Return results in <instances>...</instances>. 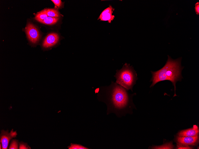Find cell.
Here are the masks:
<instances>
[{"label":"cell","mask_w":199,"mask_h":149,"mask_svg":"<svg viewBox=\"0 0 199 149\" xmlns=\"http://www.w3.org/2000/svg\"><path fill=\"white\" fill-rule=\"evenodd\" d=\"M128 91L112 81L109 86L100 87L95 91L98 100L106 105L107 115L113 113L119 118L132 114V109L136 108L132 99L136 94H130Z\"/></svg>","instance_id":"6da1fadb"},{"label":"cell","mask_w":199,"mask_h":149,"mask_svg":"<svg viewBox=\"0 0 199 149\" xmlns=\"http://www.w3.org/2000/svg\"><path fill=\"white\" fill-rule=\"evenodd\" d=\"M168 57L166 64L162 68L156 71H151L152 77L150 82L152 83L150 87H153L159 82L170 81L174 87V97L177 96L176 94V83L177 81H181L183 78L181 71L183 67L181 66V58L173 59L169 55Z\"/></svg>","instance_id":"7a4b0ae2"},{"label":"cell","mask_w":199,"mask_h":149,"mask_svg":"<svg viewBox=\"0 0 199 149\" xmlns=\"http://www.w3.org/2000/svg\"><path fill=\"white\" fill-rule=\"evenodd\" d=\"M116 83L123 87L129 91L133 92L134 86L138 79L137 74L132 66L130 64L125 63L120 70H116Z\"/></svg>","instance_id":"3957f363"},{"label":"cell","mask_w":199,"mask_h":149,"mask_svg":"<svg viewBox=\"0 0 199 149\" xmlns=\"http://www.w3.org/2000/svg\"><path fill=\"white\" fill-rule=\"evenodd\" d=\"M26 34L29 41L36 43L39 41L40 34L37 28L33 24L29 23L25 28Z\"/></svg>","instance_id":"277c9868"},{"label":"cell","mask_w":199,"mask_h":149,"mask_svg":"<svg viewBox=\"0 0 199 149\" xmlns=\"http://www.w3.org/2000/svg\"><path fill=\"white\" fill-rule=\"evenodd\" d=\"M17 133L16 131H13L12 129L9 132L3 130L1 135V143L2 145V149H7L10 141L13 138L17 137Z\"/></svg>","instance_id":"5b68a950"},{"label":"cell","mask_w":199,"mask_h":149,"mask_svg":"<svg viewBox=\"0 0 199 149\" xmlns=\"http://www.w3.org/2000/svg\"><path fill=\"white\" fill-rule=\"evenodd\" d=\"M177 145L189 146H197L198 143V135L194 137H181L177 136L175 139Z\"/></svg>","instance_id":"8992f818"},{"label":"cell","mask_w":199,"mask_h":149,"mask_svg":"<svg viewBox=\"0 0 199 149\" xmlns=\"http://www.w3.org/2000/svg\"><path fill=\"white\" fill-rule=\"evenodd\" d=\"M59 38V36L57 34L52 33L49 34L44 41L43 47L47 48L55 45L58 42Z\"/></svg>","instance_id":"52a82bcc"},{"label":"cell","mask_w":199,"mask_h":149,"mask_svg":"<svg viewBox=\"0 0 199 149\" xmlns=\"http://www.w3.org/2000/svg\"><path fill=\"white\" fill-rule=\"evenodd\" d=\"M114 9L111 6L104 10L101 13L98 18L101 21H108L111 23L115 18L112 13Z\"/></svg>","instance_id":"ba28073f"},{"label":"cell","mask_w":199,"mask_h":149,"mask_svg":"<svg viewBox=\"0 0 199 149\" xmlns=\"http://www.w3.org/2000/svg\"><path fill=\"white\" fill-rule=\"evenodd\" d=\"M199 132L198 126L195 125L192 128L180 131L178 133L177 135L181 137H194L198 135Z\"/></svg>","instance_id":"9c48e42d"},{"label":"cell","mask_w":199,"mask_h":149,"mask_svg":"<svg viewBox=\"0 0 199 149\" xmlns=\"http://www.w3.org/2000/svg\"><path fill=\"white\" fill-rule=\"evenodd\" d=\"M48 17L47 13V9H45L38 13L36 15L35 19L40 22Z\"/></svg>","instance_id":"30bf717a"},{"label":"cell","mask_w":199,"mask_h":149,"mask_svg":"<svg viewBox=\"0 0 199 149\" xmlns=\"http://www.w3.org/2000/svg\"><path fill=\"white\" fill-rule=\"evenodd\" d=\"M59 20V17H48L46 18L40 22L45 24L51 25L56 23Z\"/></svg>","instance_id":"8fae6325"},{"label":"cell","mask_w":199,"mask_h":149,"mask_svg":"<svg viewBox=\"0 0 199 149\" xmlns=\"http://www.w3.org/2000/svg\"><path fill=\"white\" fill-rule=\"evenodd\" d=\"M174 146L172 142H171L169 143H166L161 146H153L150 148V149H174Z\"/></svg>","instance_id":"7c38bea8"},{"label":"cell","mask_w":199,"mask_h":149,"mask_svg":"<svg viewBox=\"0 0 199 149\" xmlns=\"http://www.w3.org/2000/svg\"><path fill=\"white\" fill-rule=\"evenodd\" d=\"M47 13L48 17H58L60 15L58 11L52 9H47Z\"/></svg>","instance_id":"4fadbf2b"},{"label":"cell","mask_w":199,"mask_h":149,"mask_svg":"<svg viewBox=\"0 0 199 149\" xmlns=\"http://www.w3.org/2000/svg\"><path fill=\"white\" fill-rule=\"evenodd\" d=\"M71 146H68L69 149H89L80 144L71 143Z\"/></svg>","instance_id":"5bb4252c"},{"label":"cell","mask_w":199,"mask_h":149,"mask_svg":"<svg viewBox=\"0 0 199 149\" xmlns=\"http://www.w3.org/2000/svg\"><path fill=\"white\" fill-rule=\"evenodd\" d=\"M18 141L16 140H13L9 148V149H18Z\"/></svg>","instance_id":"9a60e30c"},{"label":"cell","mask_w":199,"mask_h":149,"mask_svg":"<svg viewBox=\"0 0 199 149\" xmlns=\"http://www.w3.org/2000/svg\"><path fill=\"white\" fill-rule=\"evenodd\" d=\"M19 149H31V148H30L27 144H26L23 142H21L20 144Z\"/></svg>","instance_id":"2e32d148"},{"label":"cell","mask_w":199,"mask_h":149,"mask_svg":"<svg viewBox=\"0 0 199 149\" xmlns=\"http://www.w3.org/2000/svg\"><path fill=\"white\" fill-rule=\"evenodd\" d=\"M55 6L58 8H60L62 5V2L60 0H52Z\"/></svg>","instance_id":"e0dca14e"},{"label":"cell","mask_w":199,"mask_h":149,"mask_svg":"<svg viewBox=\"0 0 199 149\" xmlns=\"http://www.w3.org/2000/svg\"><path fill=\"white\" fill-rule=\"evenodd\" d=\"M176 149H192L193 148L189 146H179L177 145Z\"/></svg>","instance_id":"ac0fdd59"},{"label":"cell","mask_w":199,"mask_h":149,"mask_svg":"<svg viewBox=\"0 0 199 149\" xmlns=\"http://www.w3.org/2000/svg\"><path fill=\"white\" fill-rule=\"evenodd\" d=\"M195 12L198 15H199V3L197 2L195 5Z\"/></svg>","instance_id":"d6986e66"}]
</instances>
